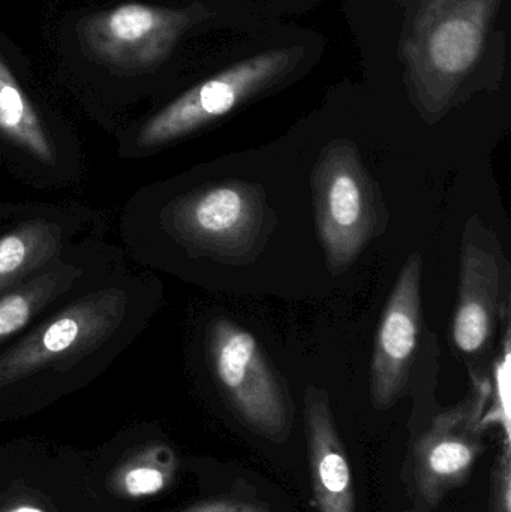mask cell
Segmentation results:
<instances>
[{
    "label": "cell",
    "instance_id": "1",
    "mask_svg": "<svg viewBox=\"0 0 511 512\" xmlns=\"http://www.w3.org/2000/svg\"><path fill=\"white\" fill-rule=\"evenodd\" d=\"M312 197L327 267L342 273L386 225L380 192L353 143L324 147L312 170Z\"/></svg>",
    "mask_w": 511,
    "mask_h": 512
},
{
    "label": "cell",
    "instance_id": "2",
    "mask_svg": "<svg viewBox=\"0 0 511 512\" xmlns=\"http://www.w3.org/2000/svg\"><path fill=\"white\" fill-rule=\"evenodd\" d=\"M167 222L189 248L227 264H246L266 245L275 215L261 186L227 180L174 201Z\"/></svg>",
    "mask_w": 511,
    "mask_h": 512
},
{
    "label": "cell",
    "instance_id": "3",
    "mask_svg": "<svg viewBox=\"0 0 511 512\" xmlns=\"http://www.w3.org/2000/svg\"><path fill=\"white\" fill-rule=\"evenodd\" d=\"M207 355L222 394L246 427L272 441L291 429L287 394L257 337L231 319L207 330Z\"/></svg>",
    "mask_w": 511,
    "mask_h": 512
},
{
    "label": "cell",
    "instance_id": "4",
    "mask_svg": "<svg viewBox=\"0 0 511 512\" xmlns=\"http://www.w3.org/2000/svg\"><path fill=\"white\" fill-rule=\"evenodd\" d=\"M128 297L105 288L78 298L0 355V387L65 367L101 346L125 318Z\"/></svg>",
    "mask_w": 511,
    "mask_h": 512
},
{
    "label": "cell",
    "instance_id": "5",
    "mask_svg": "<svg viewBox=\"0 0 511 512\" xmlns=\"http://www.w3.org/2000/svg\"><path fill=\"white\" fill-rule=\"evenodd\" d=\"M492 385L474 375L470 394L441 412L417 439L413 453V489L426 511L437 507L450 490L462 486L482 454L485 409Z\"/></svg>",
    "mask_w": 511,
    "mask_h": 512
},
{
    "label": "cell",
    "instance_id": "6",
    "mask_svg": "<svg viewBox=\"0 0 511 512\" xmlns=\"http://www.w3.org/2000/svg\"><path fill=\"white\" fill-rule=\"evenodd\" d=\"M494 0H432L419 21V89L426 110H443L485 44Z\"/></svg>",
    "mask_w": 511,
    "mask_h": 512
},
{
    "label": "cell",
    "instance_id": "7",
    "mask_svg": "<svg viewBox=\"0 0 511 512\" xmlns=\"http://www.w3.org/2000/svg\"><path fill=\"white\" fill-rule=\"evenodd\" d=\"M191 24V12L131 2L81 21L78 38L95 62L141 72L164 62Z\"/></svg>",
    "mask_w": 511,
    "mask_h": 512
},
{
    "label": "cell",
    "instance_id": "8",
    "mask_svg": "<svg viewBox=\"0 0 511 512\" xmlns=\"http://www.w3.org/2000/svg\"><path fill=\"white\" fill-rule=\"evenodd\" d=\"M290 59L284 50L258 54L192 87L141 128L138 144L164 146L227 116L278 78Z\"/></svg>",
    "mask_w": 511,
    "mask_h": 512
},
{
    "label": "cell",
    "instance_id": "9",
    "mask_svg": "<svg viewBox=\"0 0 511 512\" xmlns=\"http://www.w3.org/2000/svg\"><path fill=\"white\" fill-rule=\"evenodd\" d=\"M506 261L491 231L473 218L462 237L458 301L452 321V343L470 363L488 357L494 346L500 316L507 315L501 303Z\"/></svg>",
    "mask_w": 511,
    "mask_h": 512
},
{
    "label": "cell",
    "instance_id": "10",
    "mask_svg": "<svg viewBox=\"0 0 511 512\" xmlns=\"http://www.w3.org/2000/svg\"><path fill=\"white\" fill-rule=\"evenodd\" d=\"M422 270V256L411 255L378 324L371 363V399L378 411L395 405L410 378L422 328Z\"/></svg>",
    "mask_w": 511,
    "mask_h": 512
},
{
    "label": "cell",
    "instance_id": "11",
    "mask_svg": "<svg viewBox=\"0 0 511 512\" xmlns=\"http://www.w3.org/2000/svg\"><path fill=\"white\" fill-rule=\"evenodd\" d=\"M305 424L318 512H356L350 463L323 388H306Z\"/></svg>",
    "mask_w": 511,
    "mask_h": 512
},
{
    "label": "cell",
    "instance_id": "12",
    "mask_svg": "<svg viewBox=\"0 0 511 512\" xmlns=\"http://www.w3.org/2000/svg\"><path fill=\"white\" fill-rule=\"evenodd\" d=\"M60 249L62 230L44 219L21 224L0 237V294L53 261Z\"/></svg>",
    "mask_w": 511,
    "mask_h": 512
},
{
    "label": "cell",
    "instance_id": "13",
    "mask_svg": "<svg viewBox=\"0 0 511 512\" xmlns=\"http://www.w3.org/2000/svg\"><path fill=\"white\" fill-rule=\"evenodd\" d=\"M81 274L80 268L63 264L0 294V343L23 330L51 301L69 291Z\"/></svg>",
    "mask_w": 511,
    "mask_h": 512
},
{
    "label": "cell",
    "instance_id": "14",
    "mask_svg": "<svg viewBox=\"0 0 511 512\" xmlns=\"http://www.w3.org/2000/svg\"><path fill=\"white\" fill-rule=\"evenodd\" d=\"M0 134L42 164H54L56 153L35 108L0 56Z\"/></svg>",
    "mask_w": 511,
    "mask_h": 512
},
{
    "label": "cell",
    "instance_id": "15",
    "mask_svg": "<svg viewBox=\"0 0 511 512\" xmlns=\"http://www.w3.org/2000/svg\"><path fill=\"white\" fill-rule=\"evenodd\" d=\"M489 512H511V459L510 441H506L498 456L492 480L491 508Z\"/></svg>",
    "mask_w": 511,
    "mask_h": 512
},
{
    "label": "cell",
    "instance_id": "16",
    "mask_svg": "<svg viewBox=\"0 0 511 512\" xmlns=\"http://www.w3.org/2000/svg\"><path fill=\"white\" fill-rule=\"evenodd\" d=\"M167 472L153 466H140L132 469L125 477L126 492L131 496L155 495L161 492L167 484Z\"/></svg>",
    "mask_w": 511,
    "mask_h": 512
},
{
    "label": "cell",
    "instance_id": "17",
    "mask_svg": "<svg viewBox=\"0 0 511 512\" xmlns=\"http://www.w3.org/2000/svg\"><path fill=\"white\" fill-rule=\"evenodd\" d=\"M188 512H270L263 505L255 504L242 499L225 498L221 501H213L210 504L200 505Z\"/></svg>",
    "mask_w": 511,
    "mask_h": 512
},
{
    "label": "cell",
    "instance_id": "18",
    "mask_svg": "<svg viewBox=\"0 0 511 512\" xmlns=\"http://www.w3.org/2000/svg\"><path fill=\"white\" fill-rule=\"evenodd\" d=\"M9 512H44V511L38 510V508L20 507V508H15V510H12Z\"/></svg>",
    "mask_w": 511,
    "mask_h": 512
}]
</instances>
